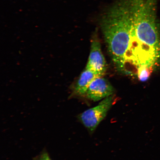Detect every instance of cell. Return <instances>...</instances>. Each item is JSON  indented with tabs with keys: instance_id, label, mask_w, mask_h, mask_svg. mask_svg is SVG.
<instances>
[{
	"instance_id": "52a82bcc",
	"label": "cell",
	"mask_w": 160,
	"mask_h": 160,
	"mask_svg": "<svg viewBox=\"0 0 160 160\" xmlns=\"http://www.w3.org/2000/svg\"><path fill=\"white\" fill-rule=\"evenodd\" d=\"M35 160H52L45 150H43L40 154L35 158Z\"/></svg>"
},
{
	"instance_id": "277c9868",
	"label": "cell",
	"mask_w": 160,
	"mask_h": 160,
	"mask_svg": "<svg viewBox=\"0 0 160 160\" xmlns=\"http://www.w3.org/2000/svg\"><path fill=\"white\" fill-rule=\"evenodd\" d=\"M91 48L86 68L103 76L107 70V63L97 36H94L92 39Z\"/></svg>"
},
{
	"instance_id": "8992f818",
	"label": "cell",
	"mask_w": 160,
	"mask_h": 160,
	"mask_svg": "<svg viewBox=\"0 0 160 160\" xmlns=\"http://www.w3.org/2000/svg\"><path fill=\"white\" fill-rule=\"evenodd\" d=\"M153 68L145 66L138 68L137 69V74L139 81L142 82L147 81L151 77Z\"/></svg>"
},
{
	"instance_id": "5b68a950",
	"label": "cell",
	"mask_w": 160,
	"mask_h": 160,
	"mask_svg": "<svg viewBox=\"0 0 160 160\" xmlns=\"http://www.w3.org/2000/svg\"><path fill=\"white\" fill-rule=\"evenodd\" d=\"M103 76L92 70L86 68L82 72L73 89L75 95L84 96L92 82L96 78Z\"/></svg>"
},
{
	"instance_id": "6da1fadb",
	"label": "cell",
	"mask_w": 160,
	"mask_h": 160,
	"mask_svg": "<svg viewBox=\"0 0 160 160\" xmlns=\"http://www.w3.org/2000/svg\"><path fill=\"white\" fill-rule=\"evenodd\" d=\"M108 51L116 67L125 71L131 43L132 21L128 3H121L110 10L102 22Z\"/></svg>"
},
{
	"instance_id": "7a4b0ae2",
	"label": "cell",
	"mask_w": 160,
	"mask_h": 160,
	"mask_svg": "<svg viewBox=\"0 0 160 160\" xmlns=\"http://www.w3.org/2000/svg\"><path fill=\"white\" fill-rule=\"evenodd\" d=\"M112 96L102 100L98 105L83 112L78 116V119L92 134L100 123L105 118L112 105Z\"/></svg>"
},
{
	"instance_id": "3957f363",
	"label": "cell",
	"mask_w": 160,
	"mask_h": 160,
	"mask_svg": "<svg viewBox=\"0 0 160 160\" xmlns=\"http://www.w3.org/2000/svg\"><path fill=\"white\" fill-rule=\"evenodd\" d=\"M114 91L111 83L102 76L96 78L92 82L85 96L88 99L97 102L111 97Z\"/></svg>"
}]
</instances>
